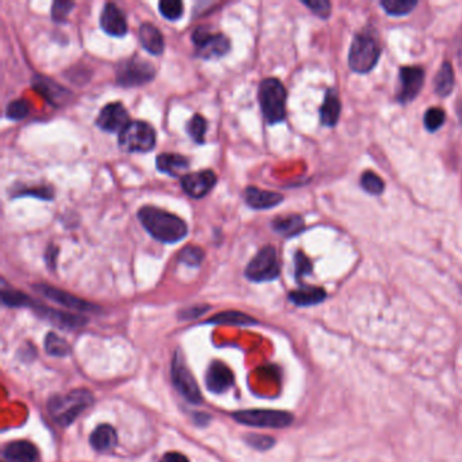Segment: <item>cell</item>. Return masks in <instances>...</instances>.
I'll list each match as a JSON object with an SVG mask.
<instances>
[{
  "label": "cell",
  "instance_id": "obj_1",
  "mask_svg": "<svg viewBox=\"0 0 462 462\" xmlns=\"http://www.w3.org/2000/svg\"><path fill=\"white\" fill-rule=\"evenodd\" d=\"M138 217L145 231L157 241L166 244L179 243L188 233L185 220L152 205H145L139 209Z\"/></svg>",
  "mask_w": 462,
  "mask_h": 462
},
{
  "label": "cell",
  "instance_id": "obj_2",
  "mask_svg": "<svg viewBox=\"0 0 462 462\" xmlns=\"http://www.w3.org/2000/svg\"><path fill=\"white\" fill-rule=\"evenodd\" d=\"M93 393L87 389H75L67 395L53 396L47 403L50 417L60 426L72 424L93 404Z\"/></svg>",
  "mask_w": 462,
  "mask_h": 462
},
{
  "label": "cell",
  "instance_id": "obj_3",
  "mask_svg": "<svg viewBox=\"0 0 462 462\" xmlns=\"http://www.w3.org/2000/svg\"><path fill=\"white\" fill-rule=\"evenodd\" d=\"M286 98L287 93L280 80L276 78H266L261 82L258 89V99L262 114L267 124L276 125L285 121Z\"/></svg>",
  "mask_w": 462,
  "mask_h": 462
},
{
  "label": "cell",
  "instance_id": "obj_4",
  "mask_svg": "<svg viewBox=\"0 0 462 462\" xmlns=\"http://www.w3.org/2000/svg\"><path fill=\"white\" fill-rule=\"evenodd\" d=\"M381 47L377 36L373 32H361L353 40L349 53V64L353 71L366 74L371 71L380 57Z\"/></svg>",
  "mask_w": 462,
  "mask_h": 462
},
{
  "label": "cell",
  "instance_id": "obj_5",
  "mask_svg": "<svg viewBox=\"0 0 462 462\" xmlns=\"http://www.w3.org/2000/svg\"><path fill=\"white\" fill-rule=\"evenodd\" d=\"M155 75V65L139 56L124 58L116 67V82L121 87L144 86L153 80Z\"/></svg>",
  "mask_w": 462,
  "mask_h": 462
},
{
  "label": "cell",
  "instance_id": "obj_6",
  "mask_svg": "<svg viewBox=\"0 0 462 462\" xmlns=\"http://www.w3.org/2000/svg\"><path fill=\"white\" fill-rule=\"evenodd\" d=\"M118 145L125 152H151L156 146V132L145 121H131L118 135Z\"/></svg>",
  "mask_w": 462,
  "mask_h": 462
},
{
  "label": "cell",
  "instance_id": "obj_7",
  "mask_svg": "<svg viewBox=\"0 0 462 462\" xmlns=\"http://www.w3.org/2000/svg\"><path fill=\"white\" fill-rule=\"evenodd\" d=\"M195 56L204 60L224 57L231 50V41L223 33H212L208 28L199 26L191 34Z\"/></svg>",
  "mask_w": 462,
  "mask_h": 462
},
{
  "label": "cell",
  "instance_id": "obj_8",
  "mask_svg": "<svg viewBox=\"0 0 462 462\" xmlns=\"http://www.w3.org/2000/svg\"><path fill=\"white\" fill-rule=\"evenodd\" d=\"M280 266L274 245L262 247L245 267V277L252 282H270L279 277Z\"/></svg>",
  "mask_w": 462,
  "mask_h": 462
},
{
  "label": "cell",
  "instance_id": "obj_9",
  "mask_svg": "<svg viewBox=\"0 0 462 462\" xmlns=\"http://www.w3.org/2000/svg\"><path fill=\"white\" fill-rule=\"evenodd\" d=\"M233 419L244 426L261 428H285L289 427L294 417L286 411L276 410H244L233 414Z\"/></svg>",
  "mask_w": 462,
  "mask_h": 462
},
{
  "label": "cell",
  "instance_id": "obj_10",
  "mask_svg": "<svg viewBox=\"0 0 462 462\" xmlns=\"http://www.w3.org/2000/svg\"><path fill=\"white\" fill-rule=\"evenodd\" d=\"M171 375L173 382L178 392L185 397L186 400L191 404H199L202 402L201 390L198 388V384L195 378L192 377L191 371L187 368L184 357L179 354V351L173 358V366H171Z\"/></svg>",
  "mask_w": 462,
  "mask_h": 462
},
{
  "label": "cell",
  "instance_id": "obj_11",
  "mask_svg": "<svg viewBox=\"0 0 462 462\" xmlns=\"http://www.w3.org/2000/svg\"><path fill=\"white\" fill-rule=\"evenodd\" d=\"M131 122L129 113L121 102H111L102 107L95 125L107 133H121Z\"/></svg>",
  "mask_w": 462,
  "mask_h": 462
},
{
  "label": "cell",
  "instance_id": "obj_12",
  "mask_svg": "<svg viewBox=\"0 0 462 462\" xmlns=\"http://www.w3.org/2000/svg\"><path fill=\"white\" fill-rule=\"evenodd\" d=\"M34 289L43 294L45 298L64 307V308H68V309H74V311H78V312H96L99 311V308L96 305H94L91 302L89 301H85L68 292H64L58 287H54V286H50V285H47V283H38V285H34Z\"/></svg>",
  "mask_w": 462,
  "mask_h": 462
},
{
  "label": "cell",
  "instance_id": "obj_13",
  "mask_svg": "<svg viewBox=\"0 0 462 462\" xmlns=\"http://www.w3.org/2000/svg\"><path fill=\"white\" fill-rule=\"evenodd\" d=\"M217 184V175L212 170H201L186 174L181 178L182 190L190 198L201 199L206 197Z\"/></svg>",
  "mask_w": 462,
  "mask_h": 462
},
{
  "label": "cell",
  "instance_id": "obj_14",
  "mask_svg": "<svg viewBox=\"0 0 462 462\" xmlns=\"http://www.w3.org/2000/svg\"><path fill=\"white\" fill-rule=\"evenodd\" d=\"M102 30L111 37H124L128 33V22L122 10L114 3H106L99 16Z\"/></svg>",
  "mask_w": 462,
  "mask_h": 462
},
{
  "label": "cell",
  "instance_id": "obj_15",
  "mask_svg": "<svg viewBox=\"0 0 462 462\" xmlns=\"http://www.w3.org/2000/svg\"><path fill=\"white\" fill-rule=\"evenodd\" d=\"M402 87L397 94V100L402 103H408L414 100L420 93L424 82V71L419 67H403L400 69Z\"/></svg>",
  "mask_w": 462,
  "mask_h": 462
},
{
  "label": "cell",
  "instance_id": "obj_16",
  "mask_svg": "<svg viewBox=\"0 0 462 462\" xmlns=\"http://www.w3.org/2000/svg\"><path fill=\"white\" fill-rule=\"evenodd\" d=\"M32 309H34L41 318L47 319L50 323L56 324L57 327L61 328H67V329H75V328H80L85 324L87 323V319L80 316V315H74L71 312H65V311H58V309H53L49 308L45 305H41L38 302L34 301Z\"/></svg>",
  "mask_w": 462,
  "mask_h": 462
},
{
  "label": "cell",
  "instance_id": "obj_17",
  "mask_svg": "<svg viewBox=\"0 0 462 462\" xmlns=\"http://www.w3.org/2000/svg\"><path fill=\"white\" fill-rule=\"evenodd\" d=\"M205 382L208 389L212 393L220 395L227 392L233 382H234V377L232 370L223 362H213L206 371V377H205Z\"/></svg>",
  "mask_w": 462,
  "mask_h": 462
},
{
  "label": "cell",
  "instance_id": "obj_18",
  "mask_svg": "<svg viewBox=\"0 0 462 462\" xmlns=\"http://www.w3.org/2000/svg\"><path fill=\"white\" fill-rule=\"evenodd\" d=\"M244 201L250 208L263 210L277 206L278 204L283 201V195L255 186H248L244 190Z\"/></svg>",
  "mask_w": 462,
  "mask_h": 462
},
{
  "label": "cell",
  "instance_id": "obj_19",
  "mask_svg": "<svg viewBox=\"0 0 462 462\" xmlns=\"http://www.w3.org/2000/svg\"><path fill=\"white\" fill-rule=\"evenodd\" d=\"M32 85L36 91L44 95V98L53 106H61L65 103V99L71 96V93L60 86L57 82L49 79L43 75H36L32 80Z\"/></svg>",
  "mask_w": 462,
  "mask_h": 462
},
{
  "label": "cell",
  "instance_id": "obj_20",
  "mask_svg": "<svg viewBox=\"0 0 462 462\" xmlns=\"http://www.w3.org/2000/svg\"><path fill=\"white\" fill-rule=\"evenodd\" d=\"M3 456L7 462H38L40 460L37 448L29 441H15L8 443Z\"/></svg>",
  "mask_w": 462,
  "mask_h": 462
},
{
  "label": "cell",
  "instance_id": "obj_21",
  "mask_svg": "<svg viewBox=\"0 0 462 462\" xmlns=\"http://www.w3.org/2000/svg\"><path fill=\"white\" fill-rule=\"evenodd\" d=\"M139 40L141 47L153 56H159L164 52V37L160 30L149 22L141 23L139 28Z\"/></svg>",
  "mask_w": 462,
  "mask_h": 462
},
{
  "label": "cell",
  "instance_id": "obj_22",
  "mask_svg": "<svg viewBox=\"0 0 462 462\" xmlns=\"http://www.w3.org/2000/svg\"><path fill=\"white\" fill-rule=\"evenodd\" d=\"M188 159L179 153H160L156 157V168L170 177H181L188 170Z\"/></svg>",
  "mask_w": 462,
  "mask_h": 462
},
{
  "label": "cell",
  "instance_id": "obj_23",
  "mask_svg": "<svg viewBox=\"0 0 462 462\" xmlns=\"http://www.w3.org/2000/svg\"><path fill=\"white\" fill-rule=\"evenodd\" d=\"M118 442V437L116 430L109 424L98 426L90 435V445L98 453H109L111 452Z\"/></svg>",
  "mask_w": 462,
  "mask_h": 462
},
{
  "label": "cell",
  "instance_id": "obj_24",
  "mask_svg": "<svg viewBox=\"0 0 462 462\" xmlns=\"http://www.w3.org/2000/svg\"><path fill=\"white\" fill-rule=\"evenodd\" d=\"M327 293L323 287L318 286H301L289 293V300L297 307H312L323 302Z\"/></svg>",
  "mask_w": 462,
  "mask_h": 462
},
{
  "label": "cell",
  "instance_id": "obj_25",
  "mask_svg": "<svg viewBox=\"0 0 462 462\" xmlns=\"http://www.w3.org/2000/svg\"><path fill=\"white\" fill-rule=\"evenodd\" d=\"M273 230L277 232L278 234L283 237H292L298 233L304 231L305 223L304 219L298 214H290V216H283V217H277L272 223Z\"/></svg>",
  "mask_w": 462,
  "mask_h": 462
},
{
  "label": "cell",
  "instance_id": "obj_26",
  "mask_svg": "<svg viewBox=\"0 0 462 462\" xmlns=\"http://www.w3.org/2000/svg\"><path fill=\"white\" fill-rule=\"evenodd\" d=\"M340 100L336 95V91L328 90L325 99H324L322 109H320V118L322 124L325 126H333L336 125L339 116H340Z\"/></svg>",
  "mask_w": 462,
  "mask_h": 462
},
{
  "label": "cell",
  "instance_id": "obj_27",
  "mask_svg": "<svg viewBox=\"0 0 462 462\" xmlns=\"http://www.w3.org/2000/svg\"><path fill=\"white\" fill-rule=\"evenodd\" d=\"M454 87V69L450 63L445 61L434 79V90L437 95L445 98L450 95Z\"/></svg>",
  "mask_w": 462,
  "mask_h": 462
},
{
  "label": "cell",
  "instance_id": "obj_28",
  "mask_svg": "<svg viewBox=\"0 0 462 462\" xmlns=\"http://www.w3.org/2000/svg\"><path fill=\"white\" fill-rule=\"evenodd\" d=\"M208 323L210 324H230V325H251L256 324L255 319L237 311H226L221 312L212 319H209Z\"/></svg>",
  "mask_w": 462,
  "mask_h": 462
},
{
  "label": "cell",
  "instance_id": "obj_29",
  "mask_svg": "<svg viewBox=\"0 0 462 462\" xmlns=\"http://www.w3.org/2000/svg\"><path fill=\"white\" fill-rule=\"evenodd\" d=\"M208 131V121L201 114H194L186 124V132L197 144L205 142V135Z\"/></svg>",
  "mask_w": 462,
  "mask_h": 462
},
{
  "label": "cell",
  "instance_id": "obj_30",
  "mask_svg": "<svg viewBox=\"0 0 462 462\" xmlns=\"http://www.w3.org/2000/svg\"><path fill=\"white\" fill-rule=\"evenodd\" d=\"M1 301L4 305L11 308H21V307H29L32 308L34 301L28 294L14 290V289H3L1 290Z\"/></svg>",
  "mask_w": 462,
  "mask_h": 462
},
{
  "label": "cell",
  "instance_id": "obj_31",
  "mask_svg": "<svg viewBox=\"0 0 462 462\" xmlns=\"http://www.w3.org/2000/svg\"><path fill=\"white\" fill-rule=\"evenodd\" d=\"M45 350L53 357H67L71 353V347L65 339L54 332H49L45 338Z\"/></svg>",
  "mask_w": 462,
  "mask_h": 462
},
{
  "label": "cell",
  "instance_id": "obj_32",
  "mask_svg": "<svg viewBox=\"0 0 462 462\" xmlns=\"http://www.w3.org/2000/svg\"><path fill=\"white\" fill-rule=\"evenodd\" d=\"M417 6L415 0H384L381 1V7L389 14L395 16H402L410 14Z\"/></svg>",
  "mask_w": 462,
  "mask_h": 462
},
{
  "label": "cell",
  "instance_id": "obj_33",
  "mask_svg": "<svg viewBox=\"0 0 462 462\" xmlns=\"http://www.w3.org/2000/svg\"><path fill=\"white\" fill-rule=\"evenodd\" d=\"M204 258H205V251L199 245H194V244L186 245L178 255L179 262L185 263L190 267H198L202 263Z\"/></svg>",
  "mask_w": 462,
  "mask_h": 462
},
{
  "label": "cell",
  "instance_id": "obj_34",
  "mask_svg": "<svg viewBox=\"0 0 462 462\" xmlns=\"http://www.w3.org/2000/svg\"><path fill=\"white\" fill-rule=\"evenodd\" d=\"M30 113V104L26 99L23 98H19V99H15L12 102H10L6 107V117L8 120H12V121H21L23 118H26Z\"/></svg>",
  "mask_w": 462,
  "mask_h": 462
},
{
  "label": "cell",
  "instance_id": "obj_35",
  "mask_svg": "<svg viewBox=\"0 0 462 462\" xmlns=\"http://www.w3.org/2000/svg\"><path fill=\"white\" fill-rule=\"evenodd\" d=\"M159 11L162 16L175 22L184 15V3L179 0H162L159 3Z\"/></svg>",
  "mask_w": 462,
  "mask_h": 462
},
{
  "label": "cell",
  "instance_id": "obj_36",
  "mask_svg": "<svg viewBox=\"0 0 462 462\" xmlns=\"http://www.w3.org/2000/svg\"><path fill=\"white\" fill-rule=\"evenodd\" d=\"M446 120V114L441 107H431L424 114V126L430 132L438 131Z\"/></svg>",
  "mask_w": 462,
  "mask_h": 462
},
{
  "label": "cell",
  "instance_id": "obj_37",
  "mask_svg": "<svg viewBox=\"0 0 462 462\" xmlns=\"http://www.w3.org/2000/svg\"><path fill=\"white\" fill-rule=\"evenodd\" d=\"M75 7L74 1H68V0H56L52 4L50 8V16L54 22L57 23H64L68 18V15L71 14L72 8Z\"/></svg>",
  "mask_w": 462,
  "mask_h": 462
},
{
  "label": "cell",
  "instance_id": "obj_38",
  "mask_svg": "<svg viewBox=\"0 0 462 462\" xmlns=\"http://www.w3.org/2000/svg\"><path fill=\"white\" fill-rule=\"evenodd\" d=\"M294 272L297 280L312 273V262L302 251H297L294 255Z\"/></svg>",
  "mask_w": 462,
  "mask_h": 462
},
{
  "label": "cell",
  "instance_id": "obj_39",
  "mask_svg": "<svg viewBox=\"0 0 462 462\" xmlns=\"http://www.w3.org/2000/svg\"><path fill=\"white\" fill-rule=\"evenodd\" d=\"M361 185L362 187L373 195H380L384 191V182L382 179L374 174V173H365L361 178Z\"/></svg>",
  "mask_w": 462,
  "mask_h": 462
},
{
  "label": "cell",
  "instance_id": "obj_40",
  "mask_svg": "<svg viewBox=\"0 0 462 462\" xmlns=\"http://www.w3.org/2000/svg\"><path fill=\"white\" fill-rule=\"evenodd\" d=\"M247 439V443L256 449V450H261V452H265V450H269L270 448L274 446V438L272 437H267V435H259V434H250L245 437Z\"/></svg>",
  "mask_w": 462,
  "mask_h": 462
},
{
  "label": "cell",
  "instance_id": "obj_41",
  "mask_svg": "<svg viewBox=\"0 0 462 462\" xmlns=\"http://www.w3.org/2000/svg\"><path fill=\"white\" fill-rule=\"evenodd\" d=\"M16 197H36L40 199H47L50 201L53 199V190L52 187L47 186H41V187H32V188H25L16 192Z\"/></svg>",
  "mask_w": 462,
  "mask_h": 462
},
{
  "label": "cell",
  "instance_id": "obj_42",
  "mask_svg": "<svg viewBox=\"0 0 462 462\" xmlns=\"http://www.w3.org/2000/svg\"><path fill=\"white\" fill-rule=\"evenodd\" d=\"M302 4L320 18H327L331 14V4L327 0H305Z\"/></svg>",
  "mask_w": 462,
  "mask_h": 462
},
{
  "label": "cell",
  "instance_id": "obj_43",
  "mask_svg": "<svg viewBox=\"0 0 462 462\" xmlns=\"http://www.w3.org/2000/svg\"><path fill=\"white\" fill-rule=\"evenodd\" d=\"M210 309V307L208 305H194L190 307L187 309H182L179 312V319L181 320H194L198 319L199 316H202L204 314H206Z\"/></svg>",
  "mask_w": 462,
  "mask_h": 462
},
{
  "label": "cell",
  "instance_id": "obj_44",
  "mask_svg": "<svg viewBox=\"0 0 462 462\" xmlns=\"http://www.w3.org/2000/svg\"><path fill=\"white\" fill-rule=\"evenodd\" d=\"M57 255H58V247L50 244L47 248V252H45V262H47V266L50 270H56Z\"/></svg>",
  "mask_w": 462,
  "mask_h": 462
},
{
  "label": "cell",
  "instance_id": "obj_45",
  "mask_svg": "<svg viewBox=\"0 0 462 462\" xmlns=\"http://www.w3.org/2000/svg\"><path fill=\"white\" fill-rule=\"evenodd\" d=\"M160 462H190L188 459L184 456L182 453H178V452H170V453H166Z\"/></svg>",
  "mask_w": 462,
  "mask_h": 462
}]
</instances>
